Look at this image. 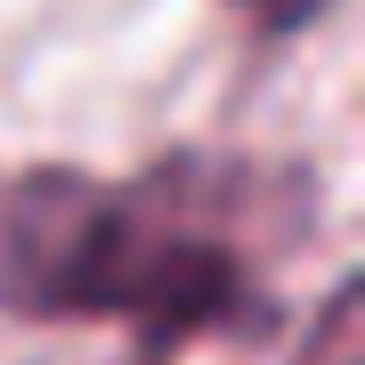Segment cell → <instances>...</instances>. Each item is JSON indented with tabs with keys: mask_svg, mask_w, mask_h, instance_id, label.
I'll list each match as a JSON object with an SVG mask.
<instances>
[{
	"mask_svg": "<svg viewBox=\"0 0 365 365\" xmlns=\"http://www.w3.org/2000/svg\"><path fill=\"white\" fill-rule=\"evenodd\" d=\"M276 179L244 163H163L130 187L33 163L0 170V309L33 325H122L138 365H170L203 333L260 325L252 235L292 211H260Z\"/></svg>",
	"mask_w": 365,
	"mask_h": 365,
	"instance_id": "cell-1",
	"label": "cell"
},
{
	"mask_svg": "<svg viewBox=\"0 0 365 365\" xmlns=\"http://www.w3.org/2000/svg\"><path fill=\"white\" fill-rule=\"evenodd\" d=\"M235 9H252L268 33H292V25H309V16H325L333 0H235Z\"/></svg>",
	"mask_w": 365,
	"mask_h": 365,
	"instance_id": "cell-3",
	"label": "cell"
},
{
	"mask_svg": "<svg viewBox=\"0 0 365 365\" xmlns=\"http://www.w3.org/2000/svg\"><path fill=\"white\" fill-rule=\"evenodd\" d=\"M300 365H365V292H357V276H341L333 300L317 309V333L300 341Z\"/></svg>",
	"mask_w": 365,
	"mask_h": 365,
	"instance_id": "cell-2",
	"label": "cell"
}]
</instances>
